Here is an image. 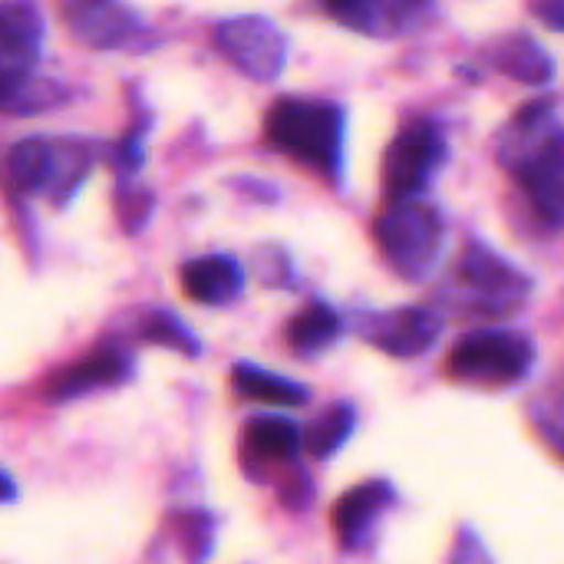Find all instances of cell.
I'll list each match as a JSON object with an SVG mask.
<instances>
[{
  "label": "cell",
  "instance_id": "1",
  "mask_svg": "<svg viewBox=\"0 0 564 564\" xmlns=\"http://www.w3.org/2000/svg\"><path fill=\"white\" fill-rule=\"evenodd\" d=\"M499 155L525 188L532 208L552 228H564V129L555 122L552 99H535L512 119Z\"/></svg>",
  "mask_w": 564,
  "mask_h": 564
},
{
  "label": "cell",
  "instance_id": "2",
  "mask_svg": "<svg viewBox=\"0 0 564 564\" xmlns=\"http://www.w3.org/2000/svg\"><path fill=\"white\" fill-rule=\"evenodd\" d=\"M268 142L307 169L337 178L344 149V112L334 102L281 99L268 112Z\"/></svg>",
  "mask_w": 564,
  "mask_h": 564
},
{
  "label": "cell",
  "instance_id": "3",
  "mask_svg": "<svg viewBox=\"0 0 564 564\" xmlns=\"http://www.w3.org/2000/svg\"><path fill=\"white\" fill-rule=\"evenodd\" d=\"M377 245L397 274L423 281L443 251V215L416 198L390 202L373 225Z\"/></svg>",
  "mask_w": 564,
  "mask_h": 564
},
{
  "label": "cell",
  "instance_id": "4",
  "mask_svg": "<svg viewBox=\"0 0 564 564\" xmlns=\"http://www.w3.org/2000/svg\"><path fill=\"white\" fill-rule=\"evenodd\" d=\"M535 367V344L516 330H473L446 357V373L473 387H512Z\"/></svg>",
  "mask_w": 564,
  "mask_h": 564
},
{
  "label": "cell",
  "instance_id": "5",
  "mask_svg": "<svg viewBox=\"0 0 564 564\" xmlns=\"http://www.w3.org/2000/svg\"><path fill=\"white\" fill-rule=\"evenodd\" d=\"M443 159H446V139L433 122L416 119V122L403 126L383 155L387 202L416 198L426 188L430 175L443 165Z\"/></svg>",
  "mask_w": 564,
  "mask_h": 564
},
{
  "label": "cell",
  "instance_id": "6",
  "mask_svg": "<svg viewBox=\"0 0 564 564\" xmlns=\"http://www.w3.org/2000/svg\"><path fill=\"white\" fill-rule=\"evenodd\" d=\"M43 20L33 0H0V106L17 99L36 53Z\"/></svg>",
  "mask_w": 564,
  "mask_h": 564
},
{
  "label": "cell",
  "instance_id": "7",
  "mask_svg": "<svg viewBox=\"0 0 564 564\" xmlns=\"http://www.w3.org/2000/svg\"><path fill=\"white\" fill-rule=\"evenodd\" d=\"M218 46L228 53V59L254 76V79H274L284 69L288 43L281 30L264 17H238L218 26Z\"/></svg>",
  "mask_w": 564,
  "mask_h": 564
},
{
  "label": "cell",
  "instance_id": "8",
  "mask_svg": "<svg viewBox=\"0 0 564 564\" xmlns=\"http://www.w3.org/2000/svg\"><path fill=\"white\" fill-rule=\"evenodd\" d=\"M440 327L443 324L430 307H400V311L364 317L360 334L377 350H383L397 360H410V357L426 354L436 344Z\"/></svg>",
  "mask_w": 564,
  "mask_h": 564
},
{
  "label": "cell",
  "instance_id": "9",
  "mask_svg": "<svg viewBox=\"0 0 564 564\" xmlns=\"http://www.w3.org/2000/svg\"><path fill=\"white\" fill-rule=\"evenodd\" d=\"M129 377H132V360L126 357V350H119V347H99V350L79 357L76 364L56 370L46 380L43 397L50 403H69L76 397H89L96 390L119 387Z\"/></svg>",
  "mask_w": 564,
  "mask_h": 564
},
{
  "label": "cell",
  "instance_id": "10",
  "mask_svg": "<svg viewBox=\"0 0 564 564\" xmlns=\"http://www.w3.org/2000/svg\"><path fill=\"white\" fill-rule=\"evenodd\" d=\"M433 0H321V7L350 30L370 36H403L423 23Z\"/></svg>",
  "mask_w": 564,
  "mask_h": 564
},
{
  "label": "cell",
  "instance_id": "11",
  "mask_svg": "<svg viewBox=\"0 0 564 564\" xmlns=\"http://www.w3.org/2000/svg\"><path fill=\"white\" fill-rule=\"evenodd\" d=\"M69 33L96 50L119 46L135 30V13L119 0H56Z\"/></svg>",
  "mask_w": 564,
  "mask_h": 564
},
{
  "label": "cell",
  "instance_id": "12",
  "mask_svg": "<svg viewBox=\"0 0 564 564\" xmlns=\"http://www.w3.org/2000/svg\"><path fill=\"white\" fill-rule=\"evenodd\" d=\"M390 502H393V486L383 482V479L354 486L347 496L337 499V506L330 512V525H334L337 542L347 552L367 549L370 539H373V529H377V522H380V516H383V509Z\"/></svg>",
  "mask_w": 564,
  "mask_h": 564
},
{
  "label": "cell",
  "instance_id": "13",
  "mask_svg": "<svg viewBox=\"0 0 564 564\" xmlns=\"http://www.w3.org/2000/svg\"><path fill=\"white\" fill-rule=\"evenodd\" d=\"M459 278H463L469 288H476L479 294L506 297V301L522 297V294H529V288H532V281H529L522 271H516L509 261H502L492 248H486V245H479V241H473V245L463 251V258H459Z\"/></svg>",
  "mask_w": 564,
  "mask_h": 564
},
{
  "label": "cell",
  "instance_id": "14",
  "mask_svg": "<svg viewBox=\"0 0 564 564\" xmlns=\"http://www.w3.org/2000/svg\"><path fill=\"white\" fill-rule=\"evenodd\" d=\"M304 446V433L284 416H254L245 426V469L294 463Z\"/></svg>",
  "mask_w": 564,
  "mask_h": 564
},
{
  "label": "cell",
  "instance_id": "15",
  "mask_svg": "<svg viewBox=\"0 0 564 564\" xmlns=\"http://www.w3.org/2000/svg\"><path fill=\"white\" fill-rule=\"evenodd\" d=\"M182 288L198 304H228L245 288V271L228 254L198 258L182 268Z\"/></svg>",
  "mask_w": 564,
  "mask_h": 564
},
{
  "label": "cell",
  "instance_id": "16",
  "mask_svg": "<svg viewBox=\"0 0 564 564\" xmlns=\"http://www.w3.org/2000/svg\"><path fill=\"white\" fill-rule=\"evenodd\" d=\"M489 59L522 79V83H549L552 79V59L549 53L529 36V33H509V36H499L492 46H489Z\"/></svg>",
  "mask_w": 564,
  "mask_h": 564
},
{
  "label": "cell",
  "instance_id": "17",
  "mask_svg": "<svg viewBox=\"0 0 564 564\" xmlns=\"http://www.w3.org/2000/svg\"><path fill=\"white\" fill-rule=\"evenodd\" d=\"M56 169H59V152L43 139L17 142L7 155V172L20 192H43L46 185L56 182Z\"/></svg>",
  "mask_w": 564,
  "mask_h": 564
},
{
  "label": "cell",
  "instance_id": "18",
  "mask_svg": "<svg viewBox=\"0 0 564 564\" xmlns=\"http://www.w3.org/2000/svg\"><path fill=\"white\" fill-rule=\"evenodd\" d=\"M231 387L238 397L251 400V403H264V406H304L307 403V390L288 377L258 370V367H235L231 370Z\"/></svg>",
  "mask_w": 564,
  "mask_h": 564
},
{
  "label": "cell",
  "instance_id": "19",
  "mask_svg": "<svg viewBox=\"0 0 564 564\" xmlns=\"http://www.w3.org/2000/svg\"><path fill=\"white\" fill-rule=\"evenodd\" d=\"M337 337H340V317L327 304H307L288 324V344L301 357H311V354L327 350Z\"/></svg>",
  "mask_w": 564,
  "mask_h": 564
},
{
  "label": "cell",
  "instance_id": "20",
  "mask_svg": "<svg viewBox=\"0 0 564 564\" xmlns=\"http://www.w3.org/2000/svg\"><path fill=\"white\" fill-rule=\"evenodd\" d=\"M354 426H357V410L350 403H337L304 430V449L314 459H327L350 440Z\"/></svg>",
  "mask_w": 564,
  "mask_h": 564
},
{
  "label": "cell",
  "instance_id": "21",
  "mask_svg": "<svg viewBox=\"0 0 564 564\" xmlns=\"http://www.w3.org/2000/svg\"><path fill=\"white\" fill-rule=\"evenodd\" d=\"M142 337L149 344H162V347H172L185 357H198V340L192 337V330L169 311H159V314H149V321L142 324Z\"/></svg>",
  "mask_w": 564,
  "mask_h": 564
},
{
  "label": "cell",
  "instance_id": "22",
  "mask_svg": "<svg viewBox=\"0 0 564 564\" xmlns=\"http://www.w3.org/2000/svg\"><path fill=\"white\" fill-rule=\"evenodd\" d=\"M172 522L178 525V539L185 545L188 564H202L212 555V535L215 522L208 512H172Z\"/></svg>",
  "mask_w": 564,
  "mask_h": 564
},
{
  "label": "cell",
  "instance_id": "23",
  "mask_svg": "<svg viewBox=\"0 0 564 564\" xmlns=\"http://www.w3.org/2000/svg\"><path fill=\"white\" fill-rule=\"evenodd\" d=\"M532 420L542 433V440L564 459V393L562 397H539L532 403Z\"/></svg>",
  "mask_w": 564,
  "mask_h": 564
},
{
  "label": "cell",
  "instance_id": "24",
  "mask_svg": "<svg viewBox=\"0 0 564 564\" xmlns=\"http://www.w3.org/2000/svg\"><path fill=\"white\" fill-rule=\"evenodd\" d=\"M449 564H492V555L486 552V545L479 542V535L466 525V529H459V535H456V545H453Z\"/></svg>",
  "mask_w": 564,
  "mask_h": 564
},
{
  "label": "cell",
  "instance_id": "25",
  "mask_svg": "<svg viewBox=\"0 0 564 564\" xmlns=\"http://www.w3.org/2000/svg\"><path fill=\"white\" fill-rule=\"evenodd\" d=\"M542 20H549L555 30H564V0H539L532 7Z\"/></svg>",
  "mask_w": 564,
  "mask_h": 564
},
{
  "label": "cell",
  "instance_id": "26",
  "mask_svg": "<svg viewBox=\"0 0 564 564\" xmlns=\"http://www.w3.org/2000/svg\"><path fill=\"white\" fill-rule=\"evenodd\" d=\"M17 499V486H13V479L0 469V502H13Z\"/></svg>",
  "mask_w": 564,
  "mask_h": 564
}]
</instances>
